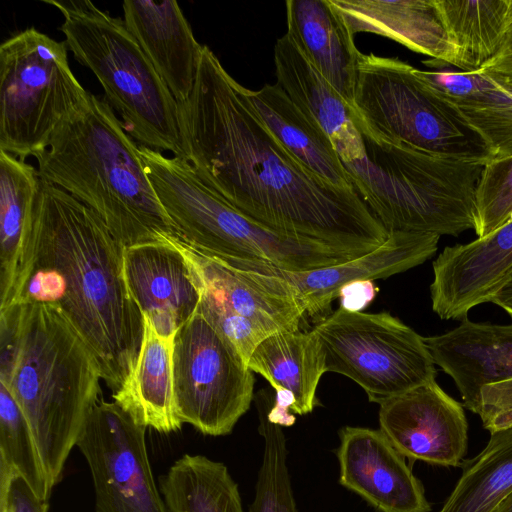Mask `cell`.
<instances>
[{
  "instance_id": "obj_1",
  "label": "cell",
  "mask_w": 512,
  "mask_h": 512,
  "mask_svg": "<svg viewBox=\"0 0 512 512\" xmlns=\"http://www.w3.org/2000/svg\"><path fill=\"white\" fill-rule=\"evenodd\" d=\"M183 158L236 210L291 238L362 256L389 234L356 190L326 182L293 156L255 111L249 90L203 45L190 96L178 103Z\"/></svg>"
},
{
  "instance_id": "obj_2",
  "label": "cell",
  "mask_w": 512,
  "mask_h": 512,
  "mask_svg": "<svg viewBox=\"0 0 512 512\" xmlns=\"http://www.w3.org/2000/svg\"><path fill=\"white\" fill-rule=\"evenodd\" d=\"M28 248L20 301L58 306L93 351L107 386L118 390L143 336L124 277V247L93 210L41 179Z\"/></svg>"
},
{
  "instance_id": "obj_3",
  "label": "cell",
  "mask_w": 512,
  "mask_h": 512,
  "mask_svg": "<svg viewBox=\"0 0 512 512\" xmlns=\"http://www.w3.org/2000/svg\"><path fill=\"white\" fill-rule=\"evenodd\" d=\"M0 383L32 430L53 489L101 399L100 365L58 306L20 301L0 311Z\"/></svg>"
},
{
  "instance_id": "obj_4",
  "label": "cell",
  "mask_w": 512,
  "mask_h": 512,
  "mask_svg": "<svg viewBox=\"0 0 512 512\" xmlns=\"http://www.w3.org/2000/svg\"><path fill=\"white\" fill-rule=\"evenodd\" d=\"M36 160L41 179L93 210L123 247L178 237L139 145L106 100L88 92Z\"/></svg>"
},
{
  "instance_id": "obj_5",
  "label": "cell",
  "mask_w": 512,
  "mask_h": 512,
  "mask_svg": "<svg viewBox=\"0 0 512 512\" xmlns=\"http://www.w3.org/2000/svg\"><path fill=\"white\" fill-rule=\"evenodd\" d=\"M361 133L364 158L344 166L388 234L441 237L475 229L476 191L485 163L445 158Z\"/></svg>"
},
{
  "instance_id": "obj_6",
  "label": "cell",
  "mask_w": 512,
  "mask_h": 512,
  "mask_svg": "<svg viewBox=\"0 0 512 512\" xmlns=\"http://www.w3.org/2000/svg\"><path fill=\"white\" fill-rule=\"evenodd\" d=\"M155 193L183 242L222 260L262 262L291 271L359 256L326 244L280 235L248 218L206 185L187 160L139 146Z\"/></svg>"
},
{
  "instance_id": "obj_7",
  "label": "cell",
  "mask_w": 512,
  "mask_h": 512,
  "mask_svg": "<svg viewBox=\"0 0 512 512\" xmlns=\"http://www.w3.org/2000/svg\"><path fill=\"white\" fill-rule=\"evenodd\" d=\"M43 2L62 14L60 30L68 50L96 76L131 137L183 158L178 103L124 20L89 0Z\"/></svg>"
},
{
  "instance_id": "obj_8",
  "label": "cell",
  "mask_w": 512,
  "mask_h": 512,
  "mask_svg": "<svg viewBox=\"0 0 512 512\" xmlns=\"http://www.w3.org/2000/svg\"><path fill=\"white\" fill-rule=\"evenodd\" d=\"M354 107L361 132L376 138L445 158L493 161L457 108L398 58L360 54Z\"/></svg>"
},
{
  "instance_id": "obj_9",
  "label": "cell",
  "mask_w": 512,
  "mask_h": 512,
  "mask_svg": "<svg viewBox=\"0 0 512 512\" xmlns=\"http://www.w3.org/2000/svg\"><path fill=\"white\" fill-rule=\"evenodd\" d=\"M65 41L29 27L0 45V150L40 156L59 126L86 99Z\"/></svg>"
},
{
  "instance_id": "obj_10",
  "label": "cell",
  "mask_w": 512,
  "mask_h": 512,
  "mask_svg": "<svg viewBox=\"0 0 512 512\" xmlns=\"http://www.w3.org/2000/svg\"><path fill=\"white\" fill-rule=\"evenodd\" d=\"M313 330L325 351L326 372L356 382L370 402L381 404L436 378L424 337L388 312L339 307Z\"/></svg>"
},
{
  "instance_id": "obj_11",
  "label": "cell",
  "mask_w": 512,
  "mask_h": 512,
  "mask_svg": "<svg viewBox=\"0 0 512 512\" xmlns=\"http://www.w3.org/2000/svg\"><path fill=\"white\" fill-rule=\"evenodd\" d=\"M173 389L181 422L209 436L231 433L254 399L248 363L198 310L174 337Z\"/></svg>"
},
{
  "instance_id": "obj_12",
  "label": "cell",
  "mask_w": 512,
  "mask_h": 512,
  "mask_svg": "<svg viewBox=\"0 0 512 512\" xmlns=\"http://www.w3.org/2000/svg\"><path fill=\"white\" fill-rule=\"evenodd\" d=\"M145 434L114 401L101 398L90 412L76 446L90 469L96 512H168Z\"/></svg>"
},
{
  "instance_id": "obj_13",
  "label": "cell",
  "mask_w": 512,
  "mask_h": 512,
  "mask_svg": "<svg viewBox=\"0 0 512 512\" xmlns=\"http://www.w3.org/2000/svg\"><path fill=\"white\" fill-rule=\"evenodd\" d=\"M424 342L435 365L453 379L463 405L480 417L486 430L512 427V323L465 318Z\"/></svg>"
},
{
  "instance_id": "obj_14",
  "label": "cell",
  "mask_w": 512,
  "mask_h": 512,
  "mask_svg": "<svg viewBox=\"0 0 512 512\" xmlns=\"http://www.w3.org/2000/svg\"><path fill=\"white\" fill-rule=\"evenodd\" d=\"M379 405L380 430L404 457L460 466L468 444L465 412L435 380Z\"/></svg>"
},
{
  "instance_id": "obj_15",
  "label": "cell",
  "mask_w": 512,
  "mask_h": 512,
  "mask_svg": "<svg viewBox=\"0 0 512 512\" xmlns=\"http://www.w3.org/2000/svg\"><path fill=\"white\" fill-rule=\"evenodd\" d=\"M440 237L431 234L392 233L372 252L357 258L311 270L291 271L244 260H223L239 268L273 275L288 285L309 316L329 309L341 289L355 281L375 280L407 271L430 259Z\"/></svg>"
},
{
  "instance_id": "obj_16",
  "label": "cell",
  "mask_w": 512,
  "mask_h": 512,
  "mask_svg": "<svg viewBox=\"0 0 512 512\" xmlns=\"http://www.w3.org/2000/svg\"><path fill=\"white\" fill-rule=\"evenodd\" d=\"M123 270L132 298L161 336L175 337L198 310L197 277L173 237L124 247Z\"/></svg>"
},
{
  "instance_id": "obj_17",
  "label": "cell",
  "mask_w": 512,
  "mask_h": 512,
  "mask_svg": "<svg viewBox=\"0 0 512 512\" xmlns=\"http://www.w3.org/2000/svg\"><path fill=\"white\" fill-rule=\"evenodd\" d=\"M430 296L443 320H463L491 302L512 273V218L485 237L444 248L433 262Z\"/></svg>"
},
{
  "instance_id": "obj_18",
  "label": "cell",
  "mask_w": 512,
  "mask_h": 512,
  "mask_svg": "<svg viewBox=\"0 0 512 512\" xmlns=\"http://www.w3.org/2000/svg\"><path fill=\"white\" fill-rule=\"evenodd\" d=\"M339 437L342 486L380 512H430L421 482L381 430L346 426Z\"/></svg>"
},
{
  "instance_id": "obj_19",
  "label": "cell",
  "mask_w": 512,
  "mask_h": 512,
  "mask_svg": "<svg viewBox=\"0 0 512 512\" xmlns=\"http://www.w3.org/2000/svg\"><path fill=\"white\" fill-rule=\"evenodd\" d=\"M173 241L193 269L202 293L267 334L298 330L305 309L288 286L274 289L258 273L199 252L178 237Z\"/></svg>"
},
{
  "instance_id": "obj_20",
  "label": "cell",
  "mask_w": 512,
  "mask_h": 512,
  "mask_svg": "<svg viewBox=\"0 0 512 512\" xmlns=\"http://www.w3.org/2000/svg\"><path fill=\"white\" fill-rule=\"evenodd\" d=\"M248 366L276 391L268 412L272 422L281 427L291 426L295 417L289 410L299 415L312 412L319 381L326 372L325 351L314 330L269 335L255 348Z\"/></svg>"
},
{
  "instance_id": "obj_21",
  "label": "cell",
  "mask_w": 512,
  "mask_h": 512,
  "mask_svg": "<svg viewBox=\"0 0 512 512\" xmlns=\"http://www.w3.org/2000/svg\"><path fill=\"white\" fill-rule=\"evenodd\" d=\"M124 22L177 103L193 91L203 45L177 1L126 0Z\"/></svg>"
},
{
  "instance_id": "obj_22",
  "label": "cell",
  "mask_w": 512,
  "mask_h": 512,
  "mask_svg": "<svg viewBox=\"0 0 512 512\" xmlns=\"http://www.w3.org/2000/svg\"><path fill=\"white\" fill-rule=\"evenodd\" d=\"M274 64L276 83L328 135L342 162L364 158L361 120L355 108L325 80L287 33L276 41Z\"/></svg>"
},
{
  "instance_id": "obj_23",
  "label": "cell",
  "mask_w": 512,
  "mask_h": 512,
  "mask_svg": "<svg viewBox=\"0 0 512 512\" xmlns=\"http://www.w3.org/2000/svg\"><path fill=\"white\" fill-rule=\"evenodd\" d=\"M285 5L286 33L325 80L354 107L361 52L340 13L330 0H288Z\"/></svg>"
},
{
  "instance_id": "obj_24",
  "label": "cell",
  "mask_w": 512,
  "mask_h": 512,
  "mask_svg": "<svg viewBox=\"0 0 512 512\" xmlns=\"http://www.w3.org/2000/svg\"><path fill=\"white\" fill-rule=\"evenodd\" d=\"M41 177L25 160L0 150V311L18 303Z\"/></svg>"
},
{
  "instance_id": "obj_25",
  "label": "cell",
  "mask_w": 512,
  "mask_h": 512,
  "mask_svg": "<svg viewBox=\"0 0 512 512\" xmlns=\"http://www.w3.org/2000/svg\"><path fill=\"white\" fill-rule=\"evenodd\" d=\"M349 31L390 38L412 51L452 65L450 43L436 0H330Z\"/></svg>"
},
{
  "instance_id": "obj_26",
  "label": "cell",
  "mask_w": 512,
  "mask_h": 512,
  "mask_svg": "<svg viewBox=\"0 0 512 512\" xmlns=\"http://www.w3.org/2000/svg\"><path fill=\"white\" fill-rule=\"evenodd\" d=\"M143 336L135 367L112 397L137 423L169 434L181 429L174 400V337L158 334L144 314Z\"/></svg>"
},
{
  "instance_id": "obj_27",
  "label": "cell",
  "mask_w": 512,
  "mask_h": 512,
  "mask_svg": "<svg viewBox=\"0 0 512 512\" xmlns=\"http://www.w3.org/2000/svg\"><path fill=\"white\" fill-rule=\"evenodd\" d=\"M249 98L266 127L304 166L335 187L355 190L331 139L277 83L249 90Z\"/></svg>"
},
{
  "instance_id": "obj_28",
  "label": "cell",
  "mask_w": 512,
  "mask_h": 512,
  "mask_svg": "<svg viewBox=\"0 0 512 512\" xmlns=\"http://www.w3.org/2000/svg\"><path fill=\"white\" fill-rule=\"evenodd\" d=\"M418 75L461 113L493 160L512 157V86L481 71H423Z\"/></svg>"
},
{
  "instance_id": "obj_29",
  "label": "cell",
  "mask_w": 512,
  "mask_h": 512,
  "mask_svg": "<svg viewBox=\"0 0 512 512\" xmlns=\"http://www.w3.org/2000/svg\"><path fill=\"white\" fill-rule=\"evenodd\" d=\"M461 72L484 68L497 54L508 27V0H436Z\"/></svg>"
},
{
  "instance_id": "obj_30",
  "label": "cell",
  "mask_w": 512,
  "mask_h": 512,
  "mask_svg": "<svg viewBox=\"0 0 512 512\" xmlns=\"http://www.w3.org/2000/svg\"><path fill=\"white\" fill-rule=\"evenodd\" d=\"M168 512H244L238 486L222 462L184 454L160 477Z\"/></svg>"
},
{
  "instance_id": "obj_31",
  "label": "cell",
  "mask_w": 512,
  "mask_h": 512,
  "mask_svg": "<svg viewBox=\"0 0 512 512\" xmlns=\"http://www.w3.org/2000/svg\"><path fill=\"white\" fill-rule=\"evenodd\" d=\"M460 467L462 475L439 512H493L512 493V427L490 433L485 448Z\"/></svg>"
},
{
  "instance_id": "obj_32",
  "label": "cell",
  "mask_w": 512,
  "mask_h": 512,
  "mask_svg": "<svg viewBox=\"0 0 512 512\" xmlns=\"http://www.w3.org/2000/svg\"><path fill=\"white\" fill-rule=\"evenodd\" d=\"M14 475L48 501L52 492L32 430L20 407L0 383V488Z\"/></svg>"
},
{
  "instance_id": "obj_33",
  "label": "cell",
  "mask_w": 512,
  "mask_h": 512,
  "mask_svg": "<svg viewBox=\"0 0 512 512\" xmlns=\"http://www.w3.org/2000/svg\"><path fill=\"white\" fill-rule=\"evenodd\" d=\"M266 390L256 395L259 432L263 437V459L255 497L249 512H297L287 467L286 438L282 427L272 422L268 411L273 402Z\"/></svg>"
},
{
  "instance_id": "obj_34",
  "label": "cell",
  "mask_w": 512,
  "mask_h": 512,
  "mask_svg": "<svg viewBox=\"0 0 512 512\" xmlns=\"http://www.w3.org/2000/svg\"><path fill=\"white\" fill-rule=\"evenodd\" d=\"M512 218V157L493 160L482 171L476 191V226L485 237Z\"/></svg>"
},
{
  "instance_id": "obj_35",
  "label": "cell",
  "mask_w": 512,
  "mask_h": 512,
  "mask_svg": "<svg viewBox=\"0 0 512 512\" xmlns=\"http://www.w3.org/2000/svg\"><path fill=\"white\" fill-rule=\"evenodd\" d=\"M9 512H48V501L40 499L19 475H14L10 482L0 488V511Z\"/></svg>"
},
{
  "instance_id": "obj_36",
  "label": "cell",
  "mask_w": 512,
  "mask_h": 512,
  "mask_svg": "<svg viewBox=\"0 0 512 512\" xmlns=\"http://www.w3.org/2000/svg\"><path fill=\"white\" fill-rule=\"evenodd\" d=\"M480 71L494 80L512 86V23L505 31L497 54Z\"/></svg>"
},
{
  "instance_id": "obj_37",
  "label": "cell",
  "mask_w": 512,
  "mask_h": 512,
  "mask_svg": "<svg viewBox=\"0 0 512 512\" xmlns=\"http://www.w3.org/2000/svg\"><path fill=\"white\" fill-rule=\"evenodd\" d=\"M377 290L371 280L352 282L340 291V307L351 312H361L374 299Z\"/></svg>"
},
{
  "instance_id": "obj_38",
  "label": "cell",
  "mask_w": 512,
  "mask_h": 512,
  "mask_svg": "<svg viewBox=\"0 0 512 512\" xmlns=\"http://www.w3.org/2000/svg\"><path fill=\"white\" fill-rule=\"evenodd\" d=\"M491 303L502 308L512 319V273L491 299Z\"/></svg>"
},
{
  "instance_id": "obj_39",
  "label": "cell",
  "mask_w": 512,
  "mask_h": 512,
  "mask_svg": "<svg viewBox=\"0 0 512 512\" xmlns=\"http://www.w3.org/2000/svg\"><path fill=\"white\" fill-rule=\"evenodd\" d=\"M493 512H512V493Z\"/></svg>"
},
{
  "instance_id": "obj_40",
  "label": "cell",
  "mask_w": 512,
  "mask_h": 512,
  "mask_svg": "<svg viewBox=\"0 0 512 512\" xmlns=\"http://www.w3.org/2000/svg\"><path fill=\"white\" fill-rule=\"evenodd\" d=\"M0 512H9V510L8 509H3Z\"/></svg>"
}]
</instances>
